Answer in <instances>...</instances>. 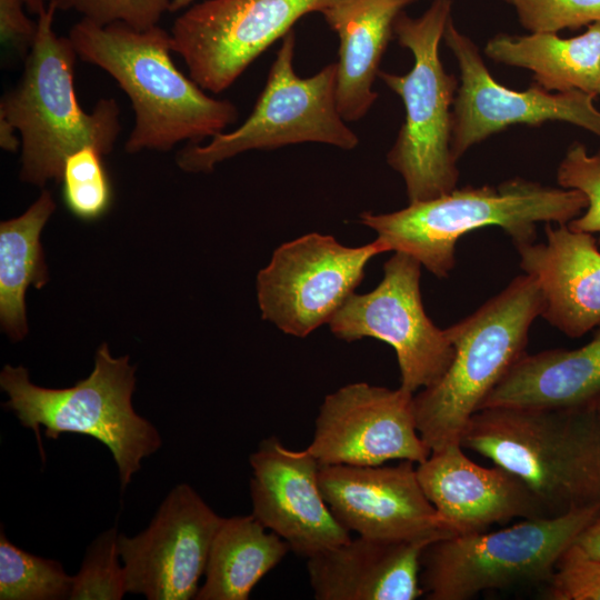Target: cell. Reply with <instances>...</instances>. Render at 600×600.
I'll return each mask as SVG.
<instances>
[{
    "label": "cell",
    "instance_id": "cell-1",
    "mask_svg": "<svg viewBox=\"0 0 600 600\" xmlns=\"http://www.w3.org/2000/svg\"><path fill=\"white\" fill-rule=\"evenodd\" d=\"M68 37L78 58L106 71L130 99L134 124L124 143L128 153L200 143L238 119L231 101L207 94L177 68L171 34L159 26L140 31L82 18Z\"/></svg>",
    "mask_w": 600,
    "mask_h": 600
},
{
    "label": "cell",
    "instance_id": "cell-2",
    "mask_svg": "<svg viewBox=\"0 0 600 600\" xmlns=\"http://www.w3.org/2000/svg\"><path fill=\"white\" fill-rule=\"evenodd\" d=\"M517 477L547 517L600 506V424L597 411L488 407L460 440Z\"/></svg>",
    "mask_w": 600,
    "mask_h": 600
},
{
    "label": "cell",
    "instance_id": "cell-3",
    "mask_svg": "<svg viewBox=\"0 0 600 600\" xmlns=\"http://www.w3.org/2000/svg\"><path fill=\"white\" fill-rule=\"evenodd\" d=\"M587 204L578 190L512 178L497 187L456 188L393 212L364 211L360 222L377 233L386 252L407 253L433 276L446 278L456 264L457 241L466 233L496 226L513 246L529 243L537 238L538 223L568 224Z\"/></svg>",
    "mask_w": 600,
    "mask_h": 600
},
{
    "label": "cell",
    "instance_id": "cell-4",
    "mask_svg": "<svg viewBox=\"0 0 600 600\" xmlns=\"http://www.w3.org/2000/svg\"><path fill=\"white\" fill-rule=\"evenodd\" d=\"M57 10L49 3L38 14L21 78L0 101V117L21 138L20 179L38 187L60 182L66 159L83 147L109 154L121 131L116 99H100L90 112L80 107L74 90L78 56L69 37L53 30Z\"/></svg>",
    "mask_w": 600,
    "mask_h": 600
},
{
    "label": "cell",
    "instance_id": "cell-5",
    "mask_svg": "<svg viewBox=\"0 0 600 600\" xmlns=\"http://www.w3.org/2000/svg\"><path fill=\"white\" fill-rule=\"evenodd\" d=\"M542 311L541 290L523 273L446 329L453 359L436 383L413 394L417 429L431 452L460 444L471 417L526 353L529 330Z\"/></svg>",
    "mask_w": 600,
    "mask_h": 600
},
{
    "label": "cell",
    "instance_id": "cell-6",
    "mask_svg": "<svg viewBox=\"0 0 600 600\" xmlns=\"http://www.w3.org/2000/svg\"><path fill=\"white\" fill-rule=\"evenodd\" d=\"M134 372L129 357L111 356L107 343L98 348L89 377L70 388L36 386L24 367L6 364L0 387L9 400L3 407L34 432L42 459L40 427L49 439L77 433L100 441L113 457L123 491L141 469V461L162 444L157 428L132 407Z\"/></svg>",
    "mask_w": 600,
    "mask_h": 600
},
{
    "label": "cell",
    "instance_id": "cell-7",
    "mask_svg": "<svg viewBox=\"0 0 600 600\" xmlns=\"http://www.w3.org/2000/svg\"><path fill=\"white\" fill-rule=\"evenodd\" d=\"M451 10V0H433L418 18L401 12L393 33L398 43L411 51L413 66L404 74L380 71L378 76L404 106V121L387 162L402 177L409 202L450 192L459 180L451 151L452 107L459 82L444 70L439 56Z\"/></svg>",
    "mask_w": 600,
    "mask_h": 600
},
{
    "label": "cell",
    "instance_id": "cell-8",
    "mask_svg": "<svg viewBox=\"0 0 600 600\" xmlns=\"http://www.w3.org/2000/svg\"><path fill=\"white\" fill-rule=\"evenodd\" d=\"M600 513V506L560 517L523 519L493 532L456 534L429 544L420 581L430 600H469L526 584H546L562 554Z\"/></svg>",
    "mask_w": 600,
    "mask_h": 600
},
{
    "label": "cell",
    "instance_id": "cell-9",
    "mask_svg": "<svg viewBox=\"0 0 600 600\" xmlns=\"http://www.w3.org/2000/svg\"><path fill=\"white\" fill-rule=\"evenodd\" d=\"M281 40L250 116L237 129L217 134L207 144L188 143L180 149L176 162L181 170L210 172L218 163L246 151L272 150L303 142L343 150L358 146V136L338 109L337 63L301 78L293 68V30Z\"/></svg>",
    "mask_w": 600,
    "mask_h": 600
},
{
    "label": "cell",
    "instance_id": "cell-10",
    "mask_svg": "<svg viewBox=\"0 0 600 600\" xmlns=\"http://www.w3.org/2000/svg\"><path fill=\"white\" fill-rule=\"evenodd\" d=\"M338 0H206L178 16L171 27L179 54L203 90L220 93L303 16Z\"/></svg>",
    "mask_w": 600,
    "mask_h": 600
},
{
    "label": "cell",
    "instance_id": "cell-11",
    "mask_svg": "<svg viewBox=\"0 0 600 600\" xmlns=\"http://www.w3.org/2000/svg\"><path fill=\"white\" fill-rule=\"evenodd\" d=\"M421 263L394 252L383 278L370 292L352 293L329 322L344 341L381 340L394 349L400 387L416 393L436 383L449 368L454 348L446 329L427 316L420 292Z\"/></svg>",
    "mask_w": 600,
    "mask_h": 600
},
{
    "label": "cell",
    "instance_id": "cell-12",
    "mask_svg": "<svg viewBox=\"0 0 600 600\" xmlns=\"http://www.w3.org/2000/svg\"><path fill=\"white\" fill-rule=\"evenodd\" d=\"M383 252L377 240L347 247L317 232L281 244L257 276L262 318L287 334L309 336L330 322L362 281L367 263Z\"/></svg>",
    "mask_w": 600,
    "mask_h": 600
},
{
    "label": "cell",
    "instance_id": "cell-13",
    "mask_svg": "<svg viewBox=\"0 0 600 600\" xmlns=\"http://www.w3.org/2000/svg\"><path fill=\"white\" fill-rule=\"evenodd\" d=\"M443 40L460 71L452 107L451 151L457 161L474 144L513 124L537 127L563 121L600 138L596 96L580 90L551 93L534 82L524 91L502 86L489 72L474 42L457 29L452 18Z\"/></svg>",
    "mask_w": 600,
    "mask_h": 600
},
{
    "label": "cell",
    "instance_id": "cell-14",
    "mask_svg": "<svg viewBox=\"0 0 600 600\" xmlns=\"http://www.w3.org/2000/svg\"><path fill=\"white\" fill-rule=\"evenodd\" d=\"M307 450L320 466H381L391 460L418 464L431 453L417 429L413 393L367 382L326 396Z\"/></svg>",
    "mask_w": 600,
    "mask_h": 600
},
{
    "label": "cell",
    "instance_id": "cell-15",
    "mask_svg": "<svg viewBox=\"0 0 600 600\" xmlns=\"http://www.w3.org/2000/svg\"><path fill=\"white\" fill-rule=\"evenodd\" d=\"M221 521L193 488L176 486L146 530L119 533L127 591L148 600L196 599Z\"/></svg>",
    "mask_w": 600,
    "mask_h": 600
},
{
    "label": "cell",
    "instance_id": "cell-16",
    "mask_svg": "<svg viewBox=\"0 0 600 600\" xmlns=\"http://www.w3.org/2000/svg\"><path fill=\"white\" fill-rule=\"evenodd\" d=\"M414 464L320 466V488L336 519L360 537L432 543L456 536L426 497Z\"/></svg>",
    "mask_w": 600,
    "mask_h": 600
},
{
    "label": "cell",
    "instance_id": "cell-17",
    "mask_svg": "<svg viewBox=\"0 0 600 600\" xmlns=\"http://www.w3.org/2000/svg\"><path fill=\"white\" fill-rule=\"evenodd\" d=\"M252 514L306 559L348 541L319 482L320 463L306 449L292 450L271 436L249 457Z\"/></svg>",
    "mask_w": 600,
    "mask_h": 600
},
{
    "label": "cell",
    "instance_id": "cell-18",
    "mask_svg": "<svg viewBox=\"0 0 600 600\" xmlns=\"http://www.w3.org/2000/svg\"><path fill=\"white\" fill-rule=\"evenodd\" d=\"M420 486L437 512L457 534L486 531L514 518L547 517L533 493L512 473L470 460L460 444L417 464Z\"/></svg>",
    "mask_w": 600,
    "mask_h": 600
},
{
    "label": "cell",
    "instance_id": "cell-19",
    "mask_svg": "<svg viewBox=\"0 0 600 600\" xmlns=\"http://www.w3.org/2000/svg\"><path fill=\"white\" fill-rule=\"evenodd\" d=\"M544 242L514 246L543 296L541 317L569 338L600 327V251L592 233L546 223Z\"/></svg>",
    "mask_w": 600,
    "mask_h": 600
},
{
    "label": "cell",
    "instance_id": "cell-20",
    "mask_svg": "<svg viewBox=\"0 0 600 600\" xmlns=\"http://www.w3.org/2000/svg\"><path fill=\"white\" fill-rule=\"evenodd\" d=\"M429 544L428 541L350 538L307 559L313 597L317 600H416L423 594L421 557Z\"/></svg>",
    "mask_w": 600,
    "mask_h": 600
},
{
    "label": "cell",
    "instance_id": "cell-21",
    "mask_svg": "<svg viewBox=\"0 0 600 600\" xmlns=\"http://www.w3.org/2000/svg\"><path fill=\"white\" fill-rule=\"evenodd\" d=\"M417 0H338L321 12L339 37L337 104L347 122L362 119L378 98L372 89L398 16Z\"/></svg>",
    "mask_w": 600,
    "mask_h": 600
},
{
    "label": "cell",
    "instance_id": "cell-22",
    "mask_svg": "<svg viewBox=\"0 0 600 600\" xmlns=\"http://www.w3.org/2000/svg\"><path fill=\"white\" fill-rule=\"evenodd\" d=\"M488 407L597 411L600 408V328L592 340L580 348L524 353L480 409Z\"/></svg>",
    "mask_w": 600,
    "mask_h": 600
},
{
    "label": "cell",
    "instance_id": "cell-23",
    "mask_svg": "<svg viewBox=\"0 0 600 600\" xmlns=\"http://www.w3.org/2000/svg\"><path fill=\"white\" fill-rule=\"evenodd\" d=\"M484 54L494 62L530 70L534 83L547 91L600 94V22L572 38L552 32L499 33L488 40Z\"/></svg>",
    "mask_w": 600,
    "mask_h": 600
},
{
    "label": "cell",
    "instance_id": "cell-24",
    "mask_svg": "<svg viewBox=\"0 0 600 600\" xmlns=\"http://www.w3.org/2000/svg\"><path fill=\"white\" fill-rule=\"evenodd\" d=\"M290 550L252 513L222 518L211 542L197 600H247Z\"/></svg>",
    "mask_w": 600,
    "mask_h": 600
},
{
    "label": "cell",
    "instance_id": "cell-25",
    "mask_svg": "<svg viewBox=\"0 0 600 600\" xmlns=\"http://www.w3.org/2000/svg\"><path fill=\"white\" fill-rule=\"evenodd\" d=\"M54 209L52 194L43 190L24 213L0 224V321L14 341L28 331V287L40 289L49 280L40 234Z\"/></svg>",
    "mask_w": 600,
    "mask_h": 600
},
{
    "label": "cell",
    "instance_id": "cell-26",
    "mask_svg": "<svg viewBox=\"0 0 600 600\" xmlns=\"http://www.w3.org/2000/svg\"><path fill=\"white\" fill-rule=\"evenodd\" d=\"M73 577L53 559L34 556L0 534V599H70Z\"/></svg>",
    "mask_w": 600,
    "mask_h": 600
},
{
    "label": "cell",
    "instance_id": "cell-27",
    "mask_svg": "<svg viewBox=\"0 0 600 600\" xmlns=\"http://www.w3.org/2000/svg\"><path fill=\"white\" fill-rule=\"evenodd\" d=\"M102 154L83 147L64 161L61 180L63 201L71 213L83 220L101 217L111 203V187Z\"/></svg>",
    "mask_w": 600,
    "mask_h": 600
},
{
    "label": "cell",
    "instance_id": "cell-28",
    "mask_svg": "<svg viewBox=\"0 0 600 600\" xmlns=\"http://www.w3.org/2000/svg\"><path fill=\"white\" fill-rule=\"evenodd\" d=\"M116 528L101 533L88 547L73 577L70 600H120L128 592L118 551Z\"/></svg>",
    "mask_w": 600,
    "mask_h": 600
},
{
    "label": "cell",
    "instance_id": "cell-29",
    "mask_svg": "<svg viewBox=\"0 0 600 600\" xmlns=\"http://www.w3.org/2000/svg\"><path fill=\"white\" fill-rule=\"evenodd\" d=\"M557 181L563 189L583 193L588 202L584 213L571 220L568 227L600 234V151L589 154L582 143L573 142L558 166Z\"/></svg>",
    "mask_w": 600,
    "mask_h": 600
},
{
    "label": "cell",
    "instance_id": "cell-30",
    "mask_svg": "<svg viewBox=\"0 0 600 600\" xmlns=\"http://www.w3.org/2000/svg\"><path fill=\"white\" fill-rule=\"evenodd\" d=\"M530 32L558 33L600 22V0H502Z\"/></svg>",
    "mask_w": 600,
    "mask_h": 600
},
{
    "label": "cell",
    "instance_id": "cell-31",
    "mask_svg": "<svg viewBox=\"0 0 600 600\" xmlns=\"http://www.w3.org/2000/svg\"><path fill=\"white\" fill-rule=\"evenodd\" d=\"M544 587L549 600H600V560L588 558L572 544Z\"/></svg>",
    "mask_w": 600,
    "mask_h": 600
},
{
    "label": "cell",
    "instance_id": "cell-32",
    "mask_svg": "<svg viewBox=\"0 0 600 600\" xmlns=\"http://www.w3.org/2000/svg\"><path fill=\"white\" fill-rule=\"evenodd\" d=\"M171 0H70L83 19L97 24L124 23L136 30H147L158 26Z\"/></svg>",
    "mask_w": 600,
    "mask_h": 600
},
{
    "label": "cell",
    "instance_id": "cell-33",
    "mask_svg": "<svg viewBox=\"0 0 600 600\" xmlns=\"http://www.w3.org/2000/svg\"><path fill=\"white\" fill-rule=\"evenodd\" d=\"M26 0H0V41L24 61L37 34V21L24 12Z\"/></svg>",
    "mask_w": 600,
    "mask_h": 600
},
{
    "label": "cell",
    "instance_id": "cell-34",
    "mask_svg": "<svg viewBox=\"0 0 600 600\" xmlns=\"http://www.w3.org/2000/svg\"><path fill=\"white\" fill-rule=\"evenodd\" d=\"M573 546L588 558L600 560V513L581 531Z\"/></svg>",
    "mask_w": 600,
    "mask_h": 600
},
{
    "label": "cell",
    "instance_id": "cell-35",
    "mask_svg": "<svg viewBox=\"0 0 600 600\" xmlns=\"http://www.w3.org/2000/svg\"><path fill=\"white\" fill-rule=\"evenodd\" d=\"M0 147L9 152L21 148V138L18 130L4 118L0 117Z\"/></svg>",
    "mask_w": 600,
    "mask_h": 600
},
{
    "label": "cell",
    "instance_id": "cell-36",
    "mask_svg": "<svg viewBox=\"0 0 600 600\" xmlns=\"http://www.w3.org/2000/svg\"><path fill=\"white\" fill-rule=\"evenodd\" d=\"M49 3L57 6V0H26V8L30 13L38 16Z\"/></svg>",
    "mask_w": 600,
    "mask_h": 600
},
{
    "label": "cell",
    "instance_id": "cell-37",
    "mask_svg": "<svg viewBox=\"0 0 600 600\" xmlns=\"http://www.w3.org/2000/svg\"><path fill=\"white\" fill-rule=\"evenodd\" d=\"M194 0H171L170 12H177L191 6Z\"/></svg>",
    "mask_w": 600,
    "mask_h": 600
},
{
    "label": "cell",
    "instance_id": "cell-38",
    "mask_svg": "<svg viewBox=\"0 0 600 600\" xmlns=\"http://www.w3.org/2000/svg\"><path fill=\"white\" fill-rule=\"evenodd\" d=\"M58 10L70 9V0H57Z\"/></svg>",
    "mask_w": 600,
    "mask_h": 600
},
{
    "label": "cell",
    "instance_id": "cell-39",
    "mask_svg": "<svg viewBox=\"0 0 600 600\" xmlns=\"http://www.w3.org/2000/svg\"><path fill=\"white\" fill-rule=\"evenodd\" d=\"M597 414H598V420H599V424H600V408L597 410Z\"/></svg>",
    "mask_w": 600,
    "mask_h": 600
}]
</instances>
